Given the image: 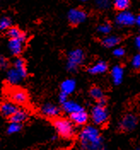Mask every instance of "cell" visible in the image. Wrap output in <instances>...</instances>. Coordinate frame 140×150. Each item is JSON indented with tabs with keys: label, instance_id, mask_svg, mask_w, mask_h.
Returning a JSON list of instances; mask_svg holds the SVG:
<instances>
[{
	"label": "cell",
	"instance_id": "1",
	"mask_svg": "<svg viewBox=\"0 0 140 150\" xmlns=\"http://www.w3.org/2000/svg\"><path fill=\"white\" fill-rule=\"evenodd\" d=\"M82 148L85 150H104L103 141L97 128L92 125L85 126L80 135Z\"/></svg>",
	"mask_w": 140,
	"mask_h": 150
},
{
	"label": "cell",
	"instance_id": "2",
	"mask_svg": "<svg viewBox=\"0 0 140 150\" xmlns=\"http://www.w3.org/2000/svg\"><path fill=\"white\" fill-rule=\"evenodd\" d=\"M53 125L55 126L58 134L64 137L70 138L75 134V127L73 122L64 118H55L53 120Z\"/></svg>",
	"mask_w": 140,
	"mask_h": 150
},
{
	"label": "cell",
	"instance_id": "3",
	"mask_svg": "<svg viewBox=\"0 0 140 150\" xmlns=\"http://www.w3.org/2000/svg\"><path fill=\"white\" fill-rule=\"evenodd\" d=\"M85 61L84 51L80 49H76L70 51L68 55L67 60V69L70 73L77 71L79 66L81 65Z\"/></svg>",
	"mask_w": 140,
	"mask_h": 150
},
{
	"label": "cell",
	"instance_id": "4",
	"mask_svg": "<svg viewBox=\"0 0 140 150\" xmlns=\"http://www.w3.org/2000/svg\"><path fill=\"white\" fill-rule=\"evenodd\" d=\"M7 94L11 101L16 104L25 105L28 102V92L19 87H8Z\"/></svg>",
	"mask_w": 140,
	"mask_h": 150
},
{
	"label": "cell",
	"instance_id": "5",
	"mask_svg": "<svg viewBox=\"0 0 140 150\" xmlns=\"http://www.w3.org/2000/svg\"><path fill=\"white\" fill-rule=\"evenodd\" d=\"M92 120L95 125H105L109 119V112L107 111L105 106L97 104L94 106L92 109Z\"/></svg>",
	"mask_w": 140,
	"mask_h": 150
},
{
	"label": "cell",
	"instance_id": "6",
	"mask_svg": "<svg viewBox=\"0 0 140 150\" xmlns=\"http://www.w3.org/2000/svg\"><path fill=\"white\" fill-rule=\"evenodd\" d=\"M87 18L86 12L81 9H72L68 13V19L71 25L77 26L83 23Z\"/></svg>",
	"mask_w": 140,
	"mask_h": 150
},
{
	"label": "cell",
	"instance_id": "7",
	"mask_svg": "<svg viewBox=\"0 0 140 150\" xmlns=\"http://www.w3.org/2000/svg\"><path fill=\"white\" fill-rule=\"evenodd\" d=\"M115 22L118 26L121 27H130L136 23V17L133 14L127 10L120 11L116 16Z\"/></svg>",
	"mask_w": 140,
	"mask_h": 150
},
{
	"label": "cell",
	"instance_id": "8",
	"mask_svg": "<svg viewBox=\"0 0 140 150\" xmlns=\"http://www.w3.org/2000/svg\"><path fill=\"white\" fill-rule=\"evenodd\" d=\"M138 125V119L132 113H127L122 118L120 127L121 130L124 131H133Z\"/></svg>",
	"mask_w": 140,
	"mask_h": 150
},
{
	"label": "cell",
	"instance_id": "9",
	"mask_svg": "<svg viewBox=\"0 0 140 150\" xmlns=\"http://www.w3.org/2000/svg\"><path fill=\"white\" fill-rule=\"evenodd\" d=\"M25 39L19 38H10L9 42V48L10 52L14 56H19L23 50V46L25 43Z\"/></svg>",
	"mask_w": 140,
	"mask_h": 150
},
{
	"label": "cell",
	"instance_id": "10",
	"mask_svg": "<svg viewBox=\"0 0 140 150\" xmlns=\"http://www.w3.org/2000/svg\"><path fill=\"white\" fill-rule=\"evenodd\" d=\"M41 112L48 118H57L60 114V108L51 103H46L41 108Z\"/></svg>",
	"mask_w": 140,
	"mask_h": 150
},
{
	"label": "cell",
	"instance_id": "11",
	"mask_svg": "<svg viewBox=\"0 0 140 150\" xmlns=\"http://www.w3.org/2000/svg\"><path fill=\"white\" fill-rule=\"evenodd\" d=\"M88 113L85 110L74 112L70 114V120L74 124L77 125H84L88 121Z\"/></svg>",
	"mask_w": 140,
	"mask_h": 150
},
{
	"label": "cell",
	"instance_id": "12",
	"mask_svg": "<svg viewBox=\"0 0 140 150\" xmlns=\"http://www.w3.org/2000/svg\"><path fill=\"white\" fill-rule=\"evenodd\" d=\"M90 95L94 100L97 101L98 104L105 106V104L107 103V99H106V97L104 96L103 90L100 87H98V86L92 87L91 90H90Z\"/></svg>",
	"mask_w": 140,
	"mask_h": 150
},
{
	"label": "cell",
	"instance_id": "13",
	"mask_svg": "<svg viewBox=\"0 0 140 150\" xmlns=\"http://www.w3.org/2000/svg\"><path fill=\"white\" fill-rule=\"evenodd\" d=\"M18 110V108L16 106L15 103H0V113L4 117H10L12 114Z\"/></svg>",
	"mask_w": 140,
	"mask_h": 150
},
{
	"label": "cell",
	"instance_id": "14",
	"mask_svg": "<svg viewBox=\"0 0 140 150\" xmlns=\"http://www.w3.org/2000/svg\"><path fill=\"white\" fill-rule=\"evenodd\" d=\"M108 68H109V66L107 64V62H105L103 61H99L97 63H95L94 65L90 67L87 69V71L89 74L92 75L102 74H104L105 72H107Z\"/></svg>",
	"mask_w": 140,
	"mask_h": 150
},
{
	"label": "cell",
	"instance_id": "15",
	"mask_svg": "<svg viewBox=\"0 0 140 150\" xmlns=\"http://www.w3.org/2000/svg\"><path fill=\"white\" fill-rule=\"evenodd\" d=\"M111 77H112L113 83L116 85L120 84L123 80L124 77V70L121 66H114L111 70Z\"/></svg>",
	"mask_w": 140,
	"mask_h": 150
},
{
	"label": "cell",
	"instance_id": "16",
	"mask_svg": "<svg viewBox=\"0 0 140 150\" xmlns=\"http://www.w3.org/2000/svg\"><path fill=\"white\" fill-rule=\"evenodd\" d=\"M63 109L69 114L84 110L83 107L80 104L75 103L74 101H68V100L63 104Z\"/></svg>",
	"mask_w": 140,
	"mask_h": 150
},
{
	"label": "cell",
	"instance_id": "17",
	"mask_svg": "<svg viewBox=\"0 0 140 150\" xmlns=\"http://www.w3.org/2000/svg\"><path fill=\"white\" fill-rule=\"evenodd\" d=\"M76 88V82L74 79H66L61 84V91L63 93L69 95L73 93Z\"/></svg>",
	"mask_w": 140,
	"mask_h": 150
},
{
	"label": "cell",
	"instance_id": "18",
	"mask_svg": "<svg viewBox=\"0 0 140 150\" xmlns=\"http://www.w3.org/2000/svg\"><path fill=\"white\" fill-rule=\"evenodd\" d=\"M121 42V38L116 35L107 36L102 40V45L105 48H114Z\"/></svg>",
	"mask_w": 140,
	"mask_h": 150
},
{
	"label": "cell",
	"instance_id": "19",
	"mask_svg": "<svg viewBox=\"0 0 140 150\" xmlns=\"http://www.w3.org/2000/svg\"><path fill=\"white\" fill-rule=\"evenodd\" d=\"M28 119V113L23 110H17L14 114H12L9 118V121L15 123H23Z\"/></svg>",
	"mask_w": 140,
	"mask_h": 150
},
{
	"label": "cell",
	"instance_id": "20",
	"mask_svg": "<svg viewBox=\"0 0 140 150\" xmlns=\"http://www.w3.org/2000/svg\"><path fill=\"white\" fill-rule=\"evenodd\" d=\"M7 34L10 38H19V39H25L26 40V34L18 28L12 27L8 29Z\"/></svg>",
	"mask_w": 140,
	"mask_h": 150
},
{
	"label": "cell",
	"instance_id": "21",
	"mask_svg": "<svg viewBox=\"0 0 140 150\" xmlns=\"http://www.w3.org/2000/svg\"><path fill=\"white\" fill-rule=\"evenodd\" d=\"M14 66H15V68L18 71L19 74L21 75L22 78L27 77L28 72H27V68H26V63L22 58H17L15 61Z\"/></svg>",
	"mask_w": 140,
	"mask_h": 150
},
{
	"label": "cell",
	"instance_id": "22",
	"mask_svg": "<svg viewBox=\"0 0 140 150\" xmlns=\"http://www.w3.org/2000/svg\"><path fill=\"white\" fill-rule=\"evenodd\" d=\"M23 78L21 77V75L19 74V72L16 68H12L9 70L8 72V80L9 83L11 84H17L20 82Z\"/></svg>",
	"mask_w": 140,
	"mask_h": 150
},
{
	"label": "cell",
	"instance_id": "23",
	"mask_svg": "<svg viewBox=\"0 0 140 150\" xmlns=\"http://www.w3.org/2000/svg\"><path fill=\"white\" fill-rule=\"evenodd\" d=\"M114 6L119 11L126 10L130 6V0H114Z\"/></svg>",
	"mask_w": 140,
	"mask_h": 150
},
{
	"label": "cell",
	"instance_id": "24",
	"mask_svg": "<svg viewBox=\"0 0 140 150\" xmlns=\"http://www.w3.org/2000/svg\"><path fill=\"white\" fill-rule=\"evenodd\" d=\"M111 30H112V27L108 22H105V23L99 25L97 28L98 33H100L101 34H103V35H108L109 33H110Z\"/></svg>",
	"mask_w": 140,
	"mask_h": 150
},
{
	"label": "cell",
	"instance_id": "25",
	"mask_svg": "<svg viewBox=\"0 0 140 150\" xmlns=\"http://www.w3.org/2000/svg\"><path fill=\"white\" fill-rule=\"evenodd\" d=\"M21 124L20 123H15V122H10V125L8 127V130L7 132L9 134H14V133H16L21 130Z\"/></svg>",
	"mask_w": 140,
	"mask_h": 150
},
{
	"label": "cell",
	"instance_id": "26",
	"mask_svg": "<svg viewBox=\"0 0 140 150\" xmlns=\"http://www.w3.org/2000/svg\"><path fill=\"white\" fill-rule=\"evenodd\" d=\"M11 26V20L9 17H3L0 19V31L9 29Z\"/></svg>",
	"mask_w": 140,
	"mask_h": 150
},
{
	"label": "cell",
	"instance_id": "27",
	"mask_svg": "<svg viewBox=\"0 0 140 150\" xmlns=\"http://www.w3.org/2000/svg\"><path fill=\"white\" fill-rule=\"evenodd\" d=\"M131 67L136 69V70H140V53L135 55L131 58Z\"/></svg>",
	"mask_w": 140,
	"mask_h": 150
},
{
	"label": "cell",
	"instance_id": "28",
	"mask_svg": "<svg viewBox=\"0 0 140 150\" xmlns=\"http://www.w3.org/2000/svg\"><path fill=\"white\" fill-rule=\"evenodd\" d=\"M98 9H106L110 5V0H95Z\"/></svg>",
	"mask_w": 140,
	"mask_h": 150
},
{
	"label": "cell",
	"instance_id": "29",
	"mask_svg": "<svg viewBox=\"0 0 140 150\" xmlns=\"http://www.w3.org/2000/svg\"><path fill=\"white\" fill-rule=\"evenodd\" d=\"M113 54L115 57L120 58V57L124 56V55H125V50L122 47H117L113 50Z\"/></svg>",
	"mask_w": 140,
	"mask_h": 150
},
{
	"label": "cell",
	"instance_id": "30",
	"mask_svg": "<svg viewBox=\"0 0 140 150\" xmlns=\"http://www.w3.org/2000/svg\"><path fill=\"white\" fill-rule=\"evenodd\" d=\"M9 66V62L8 60L4 57V56H0V68H7Z\"/></svg>",
	"mask_w": 140,
	"mask_h": 150
},
{
	"label": "cell",
	"instance_id": "31",
	"mask_svg": "<svg viewBox=\"0 0 140 150\" xmlns=\"http://www.w3.org/2000/svg\"><path fill=\"white\" fill-rule=\"evenodd\" d=\"M68 95H67V94L63 93V92L61 91V93H60L59 96H58L59 103H62V104H63L64 103H66V102L68 101Z\"/></svg>",
	"mask_w": 140,
	"mask_h": 150
},
{
	"label": "cell",
	"instance_id": "32",
	"mask_svg": "<svg viewBox=\"0 0 140 150\" xmlns=\"http://www.w3.org/2000/svg\"><path fill=\"white\" fill-rule=\"evenodd\" d=\"M135 45L140 51V36H138L135 38Z\"/></svg>",
	"mask_w": 140,
	"mask_h": 150
},
{
	"label": "cell",
	"instance_id": "33",
	"mask_svg": "<svg viewBox=\"0 0 140 150\" xmlns=\"http://www.w3.org/2000/svg\"><path fill=\"white\" fill-rule=\"evenodd\" d=\"M136 24L140 27V14L136 17Z\"/></svg>",
	"mask_w": 140,
	"mask_h": 150
},
{
	"label": "cell",
	"instance_id": "34",
	"mask_svg": "<svg viewBox=\"0 0 140 150\" xmlns=\"http://www.w3.org/2000/svg\"><path fill=\"white\" fill-rule=\"evenodd\" d=\"M134 150H140V147H139V148H137V149H135Z\"/></svg>",
	"mask_w": 140,
	"mask_h": 150
},
{
	"label": "cell",
	"instance_id": "35",
	"mask_svg": "<svg viewBox=\"0 0 140 150\" xmlns=\"http://www.w3.org/2000/svg\"><path fill=\"white\" fill-rule=\"evenodd\" d=\"M80 1H86V0H80Z\"/></svg>",
	"mask_w": 140,
	"mask_h": 150
}]
</instances>
